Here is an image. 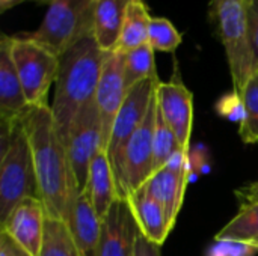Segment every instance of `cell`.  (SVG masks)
Listing matches in <instances>:
<instances>
[{
    "mask_svg": "<svg viewBox=\"0 0 258 256\" xmlns=\"http://www.w3.org/2000/svg\"><path fill=\"white\" fill-rule=\"evenodd\" d=\"M21 124L29 137L38 195L45 207L47 217L70 223L79 190L67 146L56 127L51 107L48 104L32 107Z\"/></svg>",
    "mask_w": 258,
    "mask_h": 256,
    "instance_id": "cell-1",
    "label": "cell"
},
{
    "mask_svg": "<svg viewBox=\"0 0 258 256\" xmlns=\"http://www.w3.org/2000/svg\"><path fill=\"white\" fill-rule=\"evenodd\" d=\"M106 53L91 33L60 56L54 98L50 107L63 142L77 113L95 100Z\"/></svg>",
    "mask_w": 258,
    "mask_h": 256,
    "instance_id": "cell-2",
    "label": "cell"
},
{
    "mask_svg": "<svg viewBox=\"0 0 258 256\" xmlns=\"http://www.w3.org/2000/svg\"><path fill=\"white\" fill-rule=\"evenodd\" d=\"M209 20L224 45L234 91L240 94L255 74L249 39L248 0H210Z\"/></svg>",
    "mask_w": 258,
    "mask_h": 256,
    "instance_id": "cell-3",
    "label": "cell"
},
{
    "mask_svg": "<svg viewBox=\"0 0 258 256\" xmlns=\"http://www.w3.org/2000/svg\"><path fill=\"white\" fill-rule=\"evenodd\" d=\"M38 196V181L29 137L23 124L3 127L0 158V222L24 198Z\"/></svg>",
    "mask_w": 258,
    "mask_h": 256,
    "instance_id": "cell-4",
    "label": "cell"
},
{
    "mask_svg": "<svg viewBox=\"0 0 258 256\" xmlns=\"http://www.w3.org/2000/svg\"><path fill=\"white\" fill-rule=\"evenodd\" d=\"M97 0H56L35 32L24 33L59 57L94 30Z\"/></svg>",
    "mask_w": 258,
    "mask_h": 256,
    "instance_id": "cell-5",
    "label": "cell"
},
{
    "mask_svg": "<svg viewBox=\"0 0 258 256\" xmlns=\"http://www.w3.org/2000/svg\"><path fill=\"white\" fill-rule=\"evenodd\" d=\"M157 110L156 94L144 122L112 161L118 193L122 199H127L135 190L142 187L154 174V127Z\"/></svg>",
    "mask_w": 258,
    "mask_h": 256,
    "instance_id": "cell-6",
    "label": "cell"
},
{
    "mask_svg": "<svg viewBox=\"0 0 258 256\" xmlns=\"http://www.w3.org/2000/svg\"><path fill=\"white\" fill-rule=\"evenodd\" d=\"M9 50L29 104L32 107L48 104L47 95L56 83L60 57L24 33L9 36Z\"/></svg>",
    "mask_w": 258,
    "mask_h": 256,
    "instance_id": "cell-7",
    "label": "cell"
},
{
    "mask_svg": "<svg viewBox=\"0 0 258 256\" xmlns=\"http://www.w3.org/2000/svg\"><path fill=\"white\" fill-rule=\"evenodd\" d=\"M65 146L79 195H82L88 183L91 163L104 148L103 127L95 100L89 101L74 118L65 139Z\"/></svg>",
    "mask_w": 258,
    "mask_h": 256,
    "instance_id": "cell-8",
    "label": "cell"
},
{
    "mask_svg": "<svg viewBox=\"0 0 258 256\" xmlns=\"http://www.w3.org/2000/svg\"><path fill=\"white\" fill-rule=\"evenodd\" d=\"M125 84V71H124V53L113 50L107 51L100 81L97 86L95 101L100 112L101 127H103V146L107 151L112 128L116 119V115L125 100L127 95Z\"/></svg>",
    "mask_w": 258,
    "mask_h": 256,
    "instance_id": "cell-9",
    "label": "cell"
},
{
    "mask_svg": "<svg viewBox=\"0 0 258 256\" xmlns=\"http://www.w3.org/2000/svg\"><path fill=\"white\" fill-rule=\"evenodd\" d=\"M156 94L163 119L175 133L180 146L189 152L194 124V95L184 86L177 65L172 78L169 81H160Z\"/></svg>",
    "mask_w": 258,
    "mask_h": 256,
    "instance_id": "cell-10",
    "label": "cell"
},
{
    "mask_svg": "<svg viewBox=\"0 0 258 256\" xmlns=\"http://www.w3.org/2000/svg\"><path fill=\"white\" fill-rule=\"evenodd\" d=\"M159 83L160 78H148L135 84L127 91L125 100L116 115L109 146H107L110 163L118 157L125 142L133 136V133L144 122L150 110L151 101L156 95V89Z\"/></svg>",
    "mask_w": 258,
    "mask_h": 256,
    "instance_id": "cell-11",
    "label": "cell"
},
{
    "mask_svg": "<svg viewBox=\"0 0 258 256\" xmlns=\"http://www.w3.org/2000/svg\"><path fill=\"white\" fill-rule=\"evenodd\" d=\"M139 226L127 199H116L103 219L97 256H133Z\"/></svg>",
    "mask_w": 258,
    "mask_h": 256,
    "instance_id": "cell-12",
    "label": "cell"
},
{
    "mask_svg": "<svg viewBox=\"0 0 258 256\" xmlns=\"http://www.w3.org/2000/svg\"><path fill=\"white\" fill-rule=\"evenodd\" d=\"M47 211L38 196L21 199L8 217L2 222V231L9 234L21 247L32 256H39Z\"/></svg>",
    "mask_w": 258,
    "mask_h": 256,
    "instance_id": "cell-13",
    "label": "cell"
},
{
    "mask_svg": "<svg viewBox=\"0 0 258 256\" xmlns=\"http://www.w3.org/2000/svg\"><path fill=\"white\" fill-rule=\"evenodd\" d=\"M32 109L9 50V36L2 35L0 41V116L2 127L12 128L20 124Z\"/></svg>",
    "mask_w": 258,
    "mask_h": 256,
    "instance_id": "cell-14",
    "label": "cell"
},
{
    "mask_svg": "<svg viewBox=\"0 0 258 256\" xmlns=\"http://www.w3.org/2000/svg\"><path fill=\"white\" fill-rule=\"evenodd\" d=\"M82 195L88 198L101 220L106 217L113 202L119 199L113 167L109 154L104 148L95 155L91 163L88 183Z\"/></svg>",
    "mask_w": 258,
    "mask_h": 256,
    "instance_id": "cell-15",
    "label": "cell"
},
{
    "mask_svg": "<svg viewBox=\"0 0 258 256\" xmlns=\"http://www.w3.org/2000/svg\"><path fill=\"white\" fill-rule=\"evenodd\" d=\"M127 201L132 207L139 231L148 240L162 246L172 229L168 222L165 208L147 192L145 186L135 190L127 198Z\"/></svg>",
    "mask_w": 258,
    "mask_h": 256,
    "instance_id": "cell-16",
    "label": "cell"
},
{
    "mask_svg": "<svg viewBox=\"0 0 258 256\" xmlns=\"http://www.w3.org/2000/svg\"><path fill=\"white\" fill-rule=\"evenodd\" d=\"M186 184L187 175L174 174L166 167L154 172L150 177V180L144 184L147 192L165 208L171 228H174V223L181 210Z\"/></svg>",
    "mask_w": 258,
    "mask_h": 256,
    "instance_id": "cell-17",
    "label": "cell"
},
{
    "mask_svg": "<svg viewBox=\"0 0 258 256\" xmlns=\"http://www.w3.org/2000/svg\"><path fill=\"white\" fill-rule=\"evenodd\" d=\"M128 3L130 0H97L92 35L101 50H116Z\"/></svg>",
    "mask_w": 258,
    "mask_h": 256,
    "instance_id": "cell-18",
    "label": "cell"
},
{
    "mask_svg": "<svg viewBox=\"0 0 258 256\" xmlns=\"http://www.w3.org/2000/svg\"><path fill=\"white\" fill-rule=\"evenodd\" d=\"M103 220L85 195H79L71 222L68 223L82 256H97Z\"/></svg>",
    "mask_w": 258,
    "mask_h": 256,
    "instance_id": "cell-19",
    "label": "cell"
},
{
    "mask_svg": "<svg viewBox=\"0 0 258 256\" xmlns=\"http://www.w3.org/2000/svg\"><path fill=\"white\" fill-rule=\"evenodd\" d=\"M151 15L144 0H130L118 41V51L127 53L144 44H148V29Z\"/></svg>",
    "mask_w": 258,
    "mask_h": 256,
    "instance_id": "cell-20",
    "label": "cell"
},
{
    "mask_svg": "<svg viewBox=\"0 0 258 256\" xmlns=\"http://www.w3.org/2000/svg\"><path fill=\"white\" fill-rule=\"evenodd\" d=\"M39 256H82L68 223L51 217L45 219Z\"/></svg>",
    "mask_w": 258,
    "mask_h": 256,
    "instance_id": "cell-21",
    "label": "cell"
},
{
    "mask_svg": "<svg viewBox=\"0 0 258 256\" xmlns=\"http://www.w3.org/2000/svg\"><path fill=\"white\" fill-rule=\"evenodd\" d=\"M124 71L127 89L144 80L159 78L153 47L150 44H144L135 50L124 53Z\"/></svg>",
    "mask_w": 258,
    "mask_h": 256,
    "instance_id": "cell-22",
    "label": "cell"
},
{
    "mask_svg": "<svg viewBox=\"0 0 258 256\" xmlns=\"http://www.w3.org/2000/svg\"><path fill=\"white\" fill-rule=\"evenodd\" d=\"M258 238V204L242 208L215 237V240H237L252 243Z\"/></svg>",
    "mask_w": 258,
    "mask_h": 256,
    "instance_id": "cell-23",
    "label": "cell"
},
{
    "mask_svg": "<svg viewBox=\"0 0 258 256\" xmlns=\"http://www.w3.org/2000/svg\"><path fill=\"white\" fill-rule=\"evenodd\" d=\"M240 95L245 107V118L240 124L239 134L243 143L252 145L258 142V71L248 80Z\"/></svg>",
    "mask_w": 258,
    "mask_h": 256,
    "instance_id": "cell-24",
    "label": "cell"
},
{
    "mask_svg": "<svg viewBox=\"0 0 258 256\" xmlns=\"http://www.w3.org/2000/svg\"><path fill=\"white\" fill-rule=\"evenodd\" d=\"M183 42L181 33L165 17H153L148 29V44L154 51L174 53Z\"/></svg>",
    "mask_w": 258,
    "mask_h": 256,
    "instance_id": "cell-25",
    "label": "cell"
},
{
    "mask_svg": "<svg viewBox=\"0 0 258 256\" xmlns=\"http://www.w3.org/2000/svg\"><path fill=\"white\" fill-rule=\"evenodd\" d=\"M180 142L172 128L163 119L160 110H157L156 127H154V172L163 169L171 155L180 149Z\"/></svg>",
    "mask_w": 258,
    "mask_h": 256,
    "instance_id": "cell-26",
    "label": "cell"
},
{
    "mask_svg": "<svg viewBox=\"0 0 258 256\" xmlns=\"http://www.w3.org/2000/svg\"><path fill=\"white\" fill-rule=\"evenodd\" d=\"M258 246L237 240H215L207 256H257Z\"/></svg>",
    "mask_w": 258,
    "mask_h": 256,
    "instance_id": "cell-27",
    "label": "cell"
},
{
    "mask_svg": "<svg viewBox=\"0 0 258 256\" xmlns=\"http://www.w3.org/2000/svg\"><path fill=\"white\" fill-rule=\"evenodd\" d=\"M216 109H218L219 115H222L224 118H227L233 122L242 124V121L245 118V107H243L242 95L236 91L224 95L219 100V103L216 104Z\"/></svg>",
    "mask_w": 258,
    "mask_h": 256,
    "instance_id": "cell-28",
    "label": "cell"
},
{
    "mask_svg": "<svg viewBox=\"0 0 258 256\" xmlns=\"http://www.w3.org/2000/svg\"><path fill=\"white\" fill-rule=\"evenodd\" d=\"M248 23L249 39L254 59V71H258V0H248Z\"/></svg>",
    "mask_w": 258,
    "mask_h": 256,
    "instance_id": "cell-29",
    "label": "cell"
},
{
    "mask_svg": "<svg viewBox=\"0 0 258 256\" xmlns=\"http://www.w3.org/2000/svg\"><path fill=\"white\" fill-rule=\"evenodd\" d=\"M0 256H32L9 234L0 229Z\"/></svg>",
    "mask_w": 258,
    "mask_h": 256,
    "instance_id": "cell-30",
    "label": "cell"
},
{
    "mask_svg": "<svg viewBox=\"0 0 258 256\" xmlns=\"http://www.w3.org/2000/svg\"><path fill=\"white\" fill-rule=\"evenodd\" d=\"M234 195H236V198L239 201L240 210L258 204V180L251 183V184H248V186H243V187L237 189L234 192Z\"/></svg>",
    "mask_w": 258,
    "mask_h": 256,
    "instance_id": "cell-31",
    "label": "cell"
},
{
    "mask_svg": "<svg viewBox=\"0 0 258 256\" xmlns=\"http://www.w3.org/2000/svg\"><path fill=\"white\" fill-rule=\"evenodd\" d=\"M133 256H162L160 246L153 243L151 240H148L142 232H139Z\"/></svg>",
    "mask_w": 258,
    "mask_h": 256,
    "instance_id": "cell-32",
    "label": "cell"
},
{
    "mask_svg": "<svg viewBox=\"0 0 258 256\" xmlns=\"http://www.w3.org/2000/svg\"><path fill=\"white\" fill-rule=\"evenodd\" d=\"M24 2H29V0H0V11L5 12V11H9Z\"/></svg>",
    "mask_w": 258,
    "mask_h": 256,
    "instance_id": "cell-33",
    "label": "cell"
},
{
    "mask_svg": "<svg viewBox=\"0 0 258 256\" xmlns=\"http://www.w3.org/2000/svg\"><path fill=\"white\" fill-rule=\"evenodd\" d=\"M39 2H41V3H48V5H50V3H53V2H56V0H39Z\"/></svg>",
    "mask_w": 258,
    "mask_h": 256,
    "instance_id": "cell-34",
    "label": "cell"
},
{
    "mask_svg": "<svg viewBox=\"0 0 258 256\" xmlns=\"http://www.w3.org/2000/svg\"><path fill=\"white\" fill-rule=\"evenodd\" d=\"M252 244H255V246H258V238H255V240L252 241Z\"/></svg>",
    "mask_w": 258,
    "mask_h": 256,
    "instance_id": "cell-35",
    "label": "cell"
}]
</instances>
